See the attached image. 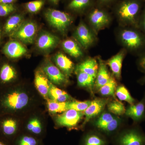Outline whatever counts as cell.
Instances as JSON below:
<instances>
[{"label": "cell", "instance_id": "cell-1", "mask_svg": "<svg viewBox=\"0 0 145 145\" xmlns=\"http://www.w3.org/2000/svg\"><path fill=\"white\" fill-rule=\"evenodd\" d=\"M144 0H122L114 7L118 20L123 25L138 28Z\"/></svg>", "mask_w": 145, "mask_h": 145}, {"label": "cell", "instance_id": "cell-2", "mask_svg": "<svg viewBox=\"0 0 145 145\" xmlns=\"http://www.w3.org/2000/svg\"><path fill=\"white\" fill-rule=\"evenodd\" d=\"M119 39L126 49L141 55L145 52V35L139 28L128 27L120 32Z\"/></svg>", "mask_w": 145, "mask_h": 145}, {"label": "cell", "instance_id": "cell-3", "mask_svg": "<svg viewBox=\"0 0 145 145\" xmlns=\"http://www.w3.org/2000/svg\"><path fill=\"white\" fill-rule=\"evenodd\" d=\"M88 16L89 22L96 33L108 26L111 22L109 13L104 7L96 5L89 10Z\"/></svg>", "mask_w": 145, "mask_h": 145}, {"label": "cell", "instance_id": "cell-4", "mask_svg": "<svg viewBox=\"0 0 145 145\" xmlns=\"http://www.w3.org/2000/svg\"><path fill=\"white\" fill-rule=\"evenodd\" d=\"M45 16L49 24L62 33L65 32L72 22L69 14L55 9H47Z\"/></svg>", "mask_w": 145, "mask_h": 145}, {"label": "cell", "instance_id": "cell-5", "mask_svg": "<svg viewBox=\"0 0 145 145\" xmlns=\"http://www.w3.org/2000/svg\"><path fill=\"white\" fill-rule=\"evenodd\" d=\"M117 145H145V134L135 127L125 131L119 135Z\"/></svg>", "mask_w": 145, "mask_h": 145}, {"label": "cell", "instance_id": "cell-6", "mask_svg": "<svg viewBox=\"0 0 145 145\" xmlns=\"http://www.w3.org/2000/svg\"><path fill=\"white\" fill-rule=\"evenodd\" d=\"M37 29L35 23L29 21L23 23L11 35L24 43L32 44L37 33Z\"/></svg>", "mask_w": 145, "mask_h": 145}, {"label": "cell", "instance_id": "cell-7", "mask_svg": "<svg viewBox=\"0 0 145 145\" xmlns=\"http://www.w3.org/2000/svg\"><path fill=\"white\" fill-rule=\"evenodd\" d=\"M74 36L81 46L85 49L91 46L96 39L94 33L83 22L79 24L75 30Z\"/></svg>", "mask_w": 145, "mask_h": 145}, {"label": "cell", "instance_id": "cell-8", "mask_svg": "<svg viewBox=\"0 0 145 145\" xmlns=\"http://www.w3.org/2000/svg\"><path fill=\"white\" fill-rule=\"evenodd\" d=\"M0 118V135L2 138L7 141L13 138L18 129L17 120L10 116Z\"/></svg>", "mask_w": 145, "mask_h": 145}, {"label": "cell", "instance_id": "cell-9", "mask_svg": "<svg viewBox=\"0 0 145 145\" xmlns=\"http://www.w3.org/2000/svg\"><path fill=\"white\" fill-rule=\"evenodd\" d=\"M84 115L83 112L68 109L59 115L56 119V121L60 126L72 128L77 125Z\"/></svg>", "mask_w": 145, "mask_h": 145}, {"label": "cell", "instance_id": "cell-10", "mask_svg": "<svg viewBox=\"0 0 145 145\" xmlns=\"http://www.w3.org/2000/svg\"><path fill=\"white\" fill-rule=\"evenodd\" d=\"M125 114L135 122H139L145 119V96L141 101L135 103L126 109Z\"/></svg>", "mask_w": 145, "mask_h": 145}, {"label": "cell", "instance_id": "cell-11", "mask_svg": "<svg viewBox=\"0 0 145 145\" xmlns=\"http://www.w3.org/2000/svg\"><path fill=\"white\" fill-rule=\"evenodd\" d=\"M107 103L106 100L103 99H96L91 101L88 107L83 112L85 118L83 123V126H84L90 119L96 117L102 112Z\"/></svg>", "mask_w": 145, "mask_h": 145}, {"label": "cell", "instance_id": "cell-12", "mask_svg": "<svg viewBox=\"0 0 145 145\" xmlns=\"http://www.w3.org/2000/svg\"><path fill=\"white\" fill-rule=\"evenodd\" d=\"M44 71L50 82L58 85L64 84L67 82L65 75L61 72L59 68L49 63L43 68Z\"/></svg>", "mask_w": 145, "mask_h": 145}, {"label": "cell", "instance_id": "cell-13", "mask_svg": "<svg viewBox=\"0 0 145 145\" xmlns=\"http://www.w3.org/2000/svg\"><path fill=\"white\" fill-rule=\"evenodd\" d=\"M35 84L37 90L44 99H48L50 89V81L46 75L40 70L36 72L35 76Z\"/></svg>", "mask_w": 145, "mask_h": 145}, {"label": "cell", "instance_id": "cell-14", "mask_svg": "<svg viewBox=\"0 0 145 145\" xmlns=\"http://www.w3.org/2000/svg\"><path fill=\"white\" fill-rule=\"evenodd\" d=\"M126 53L125 49L122 50L107 61V65L110 67L114 76L119 80L121 78L122 63Z\"/></svg>", "mask_w": 145, "mask_h": 145}, {"label": "cell", "instance_id": "cell-15", "mask_svg": "<svg viewBox=\"0 0 145 145\" xmlns=\"http://www.w3.org/2000/svg\"><path fill=\"white\" fill-rule=\"evenodd\" d=\"M5 54L10 58L16 59L22 57L27 52L26 48L17 41H11L7 43L4 47Z\"/></svg>", "mask_w": 145, "mask_h": 145}, {"label": "cell", "instance_id": "cell-16", "mask_svg": "<svg viewBox=\"0 0 145 145\" xmlns=\"http://www.w3.org/2000/svg\"><path fill=\"white\" fill-rule=\"evenodd\" d=\"M59 42V39L49 33H42L37 39L36 44L39 49L47 50L56 46Z\"/></svg>", "mask_w": 145, "mask_h": 145}, {"label": "cell", "instance_id": "cell-17", "mask_svg": "<svg viewBox=\"0 0 145 145\" xmlns=\"http://www.w3.org/2000/svg\"><path fill=\"white\" fill-rule=\"evenodd\" d=\"M99 68L97 61L93 58H89L78 65L76 71L85 72L96 79Z\"/></svg>", "mask_w": 145, "mask_h": 145}, {"label": "cell", "instance_id": "cell-18", "mask_svg": "<svg viewBox=\"0 0 145 145\" xmlns=\"http://www.w3.org/2000/svg\"><path fill=\"white\" fill-rule=\"evenodd\" d=\"M16 78L15 69L8 63H5L0 68V82L3 85L8 84Z\"/></svg>", "mask_w": 145, "mask_h": 145}, {"label": "cell", "instance_id": "cell-19", "mask_svg": "<svg viewBox=\"0 0 145 145\" xmlns=\"http://www.w3.org/2000/svg\"><path fill=\"white\" fill-rule=\"evenodd\" d=\"M95 0H71L67 6L69 10L76 12H84L95 5Z\"/></svg>", "mask_w": 145, "mask_h": 145}, {"label": "cell", "instance_id": "cell-20", "mask_svg": "<svg viewBox=\"0 0 145 145\" xmlns=\"http://www.w3.org/2000/svg\"><path fill=\"white\" fill-rule=\"evenodd\" d=\"M100 61V60H99ZM101 61L99 70L97 72L95 81V85L96 89L99 90L101 87L106 84L110 80L111 77L110 75L106 65Z\"/></svg>", "mask_w": 145, "mask_h": 145}, {"label": "cell", "instance_id": "cell-21", "mask_svg": "<svg viewBox=\"0 0 145 145\" xmlns=\"http://www.w3.org/2000/svg\"><path fill=\"white\" fill-rule=\"evenodd\" d=\"M55 62L58 67L67 75H69L72 72L73 63L72 61L63 53H58L55 56Z\"/></svg>", "mask_w": 145, "mask_h": 145}, {"label": "cell", "instance_id": "cell-22", "mask_svg": "<svg viewBox=\"0 0 145 145\" xmlns=\"http://www.w3.org/2000/svg\"><path fill=\"white\" fill-rule=\"evenodd\" d=\"M48 97L50 99L59 102H67L71 99L70 96L66 91L58 88L50 82Z\"/></svg>", "mask_w": 145, "mask_h": 145}, {"label": "cell", "instance_id": "cell-23", "mask_svg": "<svg viewBox=\"0 0 145 145\" xmlns=\"http://www.w3.org/2000/svg\"><path fill=\"white\" fill-rule=\"evenodd\" d=\"M63 48L71 57L75 58L82 56L83 53L79 45L71 39H67L63 42Z\"/></svg>", "mask_w": 145, "mask_h": 145}, {"label": "cell", "instance_id": "cell-24", "mask_svg": "<svg viewBox=\"0 0 145 145\" xmlns=\"http://www.w3.org/2000/svg\"><path fill=\"white\" fill-rule=\"evenodd\" d=\"M23 18L20 15H14L10 17L7 21L4 27L5 32L7 34H12L23 23Z\"/></svg>", "mask_w": 145, "mask_h": 145}, {"label": "cell", "instance_id": "cell-25", "mask_svg": "<svg viewBox=\"0 0 145 145\" xmlns=\"http://www.w3.org/2000/svg\"><path fill=\"white\" fill-rule=\"evenodd\" d=\"M77 74L78 85L81 87L88 88L92 89L95 82V78L85 72L76 71Z\"/></svg>", "mask_w": 145, "mask_h": 145}, {"label": "cell", "instance_id": "cell-26", "mask_svg": "<svg viewBox=\"0 0 145 145\" xmlns=\"http://www.w3.org/2000/svg\"><path fill=\"white\" fill-rule=\"evenodd\" d=\"M46 101L48 108L51 113H61L68 110V101L59 102L49 99H47Z\"/></svg>", "mask_w": 145, "mask_h": 145}, {"label": "cell", "instance_id": "cell-27", "mask_svg": "<svg viewBox=\"0 0 145 145\" xmlns=\"http://www.w3.org/2000/svg\"><path fill=\"white\" fill-rule=\"evenodd\" d=\"M116 95L120 101H125L130 105L136 103L135 99L131 96L129 91L124 86H120L116 89Z\"/></svg>", "mask_w": 145, "mask_h": 145}, {"label": "cell", "instance_id": "cell-28", "mask_svg": "<svg viewBox=\"0 0 145 145\" xmlns=\"http://www.w3.org/2000/svg\"><path fill=\"white\" fill-rule=\"evenodd\" d=\"M106 141L101 136L95 133H89L86 135L82 145H106Z\"/></svg>", "mask_w": 145, "mask_h": 145}, {"label": "cell", "instance_id": "cell-29", "mask_svg": "<svg viewBox=\"0 0 145 145\" xmlns=\"http://www.w3.org/2000/svg\"><path fill=\"white\" fill-rule=\"evenodd\" d=\"M117 89V83L114 78H110V80L105 84L99 89V92L103 96H114L115 91Z\"/></svg>", "mask_w": 145, "mask_h": 145}, {"label": "cell", "instance_id": "cell-30", "mask_svg": "<svg viewBox=\"0 0 145 145\" xmlns=\"http://www.w3.org/2000/svg\"><path fill=\"white\" fill-rule=\"evenodd\" d=\"M109 111L115 115H121L125 114L126 109L123 104L119 101H114L107 105Z\"/></svg>", "mask_w": 145, "mask_h": 145}, {"label": "cell", "instance_id": "cell-31", "mask_svg": "<svg viewBox=\"0 0 145 145\" xmlns=\"http://www.w3.org/2000/svg\"><path fill=\"white\" fill-rule=\"evenodd\" d=\"M91 101H68L67 109H73L77 111L84 112L88 107L91 103Z\"/></svg>", "mask_w": 145, "mask_h": 145}, {"label": "cell", "instance_id": "cell-32", "mask_svg": "<svg viewBox=\"0 0 145 145\" xmlns=\"http://www.w3.org/2000/svg\"><path fill=\"white\" fill-rule=\"evenodd\" d=\"M114 116L107 112L103 113L95 123V126L102 131L107 125L114 118Z\"/></svg>", "mask_w": 145, "mask_h": 145}, {"label": "cell", "instance_id": "cell-33", "mask_svg": "<svg viewBox=\"0 0 145 145\" xmlns=\"http://www.w3.org/2000/svg\"><path fill=\"white\" fill-rule=\"evenodd\" d=\"M29 132L36 135H40L42 131V125L39 119H34L29 121L27 125Z\"/></svg>", "mask_w": 145, "mask_h": 145}, {"label": "cell", "instance_id": "cell-34", "mask_svg": "<svg viewBox=\"0 0 145 145\" xmlns=\"http://www.w3.org/2000/svg\"><path fill=\"white\" fill-rule=\"evenodd\" d=\"M44 0H36L27 3L25 7L29 13H35L40 11L43 6Z\"/></svg>", "mask_w": 145, "mask_h": 145}, {"label": "cell", "instance_id": "cell-35", "mask_svg": "<svg viewBox=\"0 0 145 145\" xmlns=\"http://www.w3.org/2000/svg\"><path fill=\"white\" fill-rule=\"evenodd\" d=\"M39 141L35 137L25 135L18 138L15 145H39Z\"/></svg>", "mask_w": 145, "mask_h": 145}, {"label": "cell", "instance_id": "cell-36", "mask_svg": "<svg viewBox=\"0 0 145 145\" xmlns=\"http://www.w3.org/2000/svg\"><path fill=\"white\" fill-rule=\"evenodd\" d=\"M120 123L119 118L114 117L113 120L104 128L102 131L107 134L113 133L118 129Z\"/></svg>", "mask_w": 145, "mask_h": 145}, {"label": "cell", "instance_id": "cell-37", "mask_svg": "<svg viewBox=\"0 0 145 145\" xmlns=\"http://www.w3.org/2000/svg\"><path fill=\"white\" fill-rule=\"evenodd\" d=\"M16 10V6L13 4L0 3V17L8 16Z\"/></svg>", "mask_w": 145, "mask_h": 145}, {"label": "cell", "instance_id": "cell-38", "mask_svg": "<svg viewBox=\"0 0 145 145\" xmlns=\"http://www.w3.org/2000/svg\"><path fill=\"white\" fill-rule=\"evenodd\" d=\"M138 28L145 35V7L143 8L140 16Z\"/></svg>", "mask_w": 145, "mask_h": 145}, {"label": "cell", "instance_id": "cell-39", "mask_svg": "<svg viewBox=\"0 0 145 145\" xmlns=\"http://www.w3.org/2000/svg\"><path fill=\"white\" fill-rule=\"evenodd\" d=\"M137 65L140 70L145 72V52L140 55L137 61Z\"/></svg>", "mask_w": 145, "mask_h": 145}, {"label": "cell", "instance_id": "cell-40", "mask_svg": "<svg viewBox=\"0 0 145 145\" xmlns=\"http://www.w3.org/2000/svg\"><path fill=\"white\" fill-rule=\"evenodd\" d=\"M117 0H95L96 5L104 7L108 6L114 3Z\"/></svg>", "mask_w": 145, "mask_h": 145}, {"label": "cell", "instance_id": "cell-41", "mask_svg": "<svg viewBox=\"0 0 145 145\" xmlns=\"http://www.w3.org/2000/svg\"><path fill=\"white\" fill-rule=\"evenodd\" d=\"M16 1V0H0V3L13 4Z\"/></svg>", "mask_w": 145, "mask_h": 145}, {"label": "cell", "instance_id": "cell-42", "mask_svg": "<svg viewBox=\"0 0 145 145\" xmlns=\"http://www.w3.org/2000/svg\"><path fill=\"white\" fill-rule=\"evenodd\" d=\"M0 145H9L7 140L0 138Z\"/></svg>", "mask_w": 145, "mask_h": 145}, {"label": "cell", "instance_id": "cell-43", "mask_svg": "<svg viewBox=\"0 0 145 145\" xmlns=\"http://www.w3.org/2000/svg\"><path fill=\"white\" fill-rule=\"evenodd\" d=\"M139 82H140V84H145V75L143 76V77L140 79V81H139Z\"/></svg>", "mask_w": 145, "mask_h": 145}, {"label": "cell", "instance_id": "cell-44", "mask_svg": "<svg viewBox=\"0 0 145 145\" xmlns=\"http://www.w3.org/2000/svg\"><path fill=\"white\" fill-rule=\"evenodd\" d=\"M52 3H53L54 4H57L58 3H59V0H50Z\"/></svg>", "mask_w": 145, "mask_h": 145}, {"label": "cell", "instance_id": "cell-45", "mask_svg": "<svg viewBox=\"0 0 145 145\" xmlns=\"http://www.w3.org/2000/svg\"><path fill=\"white\" fill-rule=\"evenodd\" d=\"M1 29H0V40L1 39Z\"/></svg>", "mask_w": 145, "mask_h": 145}]
</instances>
